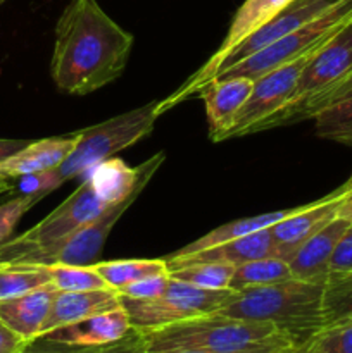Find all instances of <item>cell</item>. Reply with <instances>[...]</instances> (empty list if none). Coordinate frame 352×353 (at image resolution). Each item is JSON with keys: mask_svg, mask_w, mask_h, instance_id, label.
<instances>
[{"mask_svg": "<svg viewBox=\"0 0 352 353\" xmlns=\"http://www.w3.org/2000/svg\"><path fill=\"white\" fill-rule=\"evenodd\" d=\"M135 38L97 0H69L55 24L50 76L69 95H86L119 78Z\"/></svg>", "mask_w": 352, "mask_h": 353, "instance_id": "obj_1", "label": "cell"}, {"mask_svg": "<svg viewBox=\"0 0 352 353\" xmlns=\"http://www.w3.org/2000/svg\"><path fill=\"white\" fill-rule=\"evenodd\" d=\"M323 292L324 283L292 278L237 292L235 299L217 312L237 319L273 324L300 348L323 330Z\"/></svg>", "mask_w": 352, "mask_h": 353, "instance_id": "obj_2", "label": "cell"}, {"mask_svg": "<svg viewBox=\"0 0 352 353\" xmlns=\"http://www.w3.org/2000/svg\"><path fill=\"white\" fill-rule=\"evenodd\" d=\"M140 334L147 353L178 350L235 352L289 338L273 324L237 319L219 312L192 317L157 330L140 331Z\"/></svg>", "mask_w": 352, "mask_h": 353, "instance_id": "obj_3", "label": "cell"}, {"mask_svg": "<svg viewBox=\"0 0 352 353\" xmlns=\"http://www.w3.org/2000/svg\"><path fill=\"white\" fill-rule=\"evenodd\" d=\"M157 103L159 100H152L138 109L79 131V141L75 150L59 168L48 171L55 190L75 178L85 179L100 162L148 137L159 117Z\"/></svg>", "mask_w": 352, "mask_h": 353, "instance_id": "obj_4", "label": "cell"}, {"mask_svg": "<svg viewBox=\"0 0 352 353\" xmlns=\"http://www.w3.org/2000/svg\"><path fill=\"white\" fill-rule=\"evenodd\" d=\"M107 207L110 205H106L95 195L92 183L88 179H81L78 188L43 221L0 245V268H12L30 254L59 243L100 216Z\"/></svg>", "mask_w": 352, "mask_h": 353, "instance_id": "obj_5", "label": "cell"}, {"mask_svg": "<svg viewBox=\"0 0 352 353\" xmlns=\"http://www.w3.org/2000/svg\"><path fill=\"white\" fill-rule=\"evenodd\" d=\"M351 21L352 0H342L340 3L331 7L323 16L316 17L299 30L266 45L255 54L242 59L240 62L219 72L216 78H219V76H245V78L251 79L261 78L262 74L273 71L275 68L289 64V62L309 54L311 50L320 48L321 45L331 40L342 28L347 26Z\"/></svg>", "mask_w": 352, "mask_h": 353, "instance_id": "obj_6", "label": "cell"}, {"mask_svg": "<svg viewBox=\"0 0 352 353\" xmlns=\"http://www.w3.org/2000/svg\"><path fill=\"white\" fill-rule=\"evenodd\" d=\"M235 290H204L169 276L168 290L152 300L121 296L131 327L140 331L157 330L179 321L217 312L235 299Z\"/></svg>", "mask_w": 352, "mask_h": 353, "instance_id": "obj_7", "label": "cell"}, {"mask_svg": "<svg viewBox=\"0 0 352 353\" xmlns=\"http://www.w3.org/2000/svg\"><path fill=\"white\" fill-rule=\"evenodd\" d=\"M292 0H245L238 10L235 12L233 19H231L230 28H228L226 37L223 38L219 47L216 48L213 55L209 57V61L204 65H200L192 76L185 79L182 83L179 88H176L175 92L169 97H166L164 100H159L157 103V114L168 112L169 109L176 107L178 103L185 102L190 97H195L197 92L202 88L206 83L213 81L217 74V69L223 64V61L226 59V55L233 50L235 47L242 43L248 34L254 33L255 30H259L261 26H264L271 17H275L283 7H286Z\"/></svg>", "mask_w": 352, "mask_h": 353, "instance_id": "obj_8", "label": "cell"}, {"mask_svg": "<svg viewBox=\"0 0 352 353\" xmlns=\"http://www.w3.org/2000/svg\"><path fill=\"white\" fill-rule=\"evenodd\" d=\"M141 190L135 192L123 202L110 205L100 216L76 230L68 238L52 247L30 254L12 268H48V265H93L102 255L104 245L110 231L116 226L123 214L138 199Z\"/></svg>", "mask_w": 352, "mask_h": 353, "instance_id": "obj_9", "label": "cell"}, {"mask_svg": "<svg viewBox=\"0 0 352 353\" xmlns=\"http://www.w3.org/2000/svg\"><path fill=\"white\" fill-rule=\"evenodd\" d=\"M321 47H323V45H321ZM320 48L311 50L309 54L302 55V57L295 59V61L289 62V64L275 68L273 71L262 74L261 78L254 79V88H252L251 97H248V100L245 102V105L242 107L240 114H238L237 119H235L233 126L226 131L223 140L251 134L252 128H254L255 124H259L262 119H266V117L271 116L273 112L282 109V107L292 99L293 93H295L300 72L304 71L307 62L311 61V57H313Z\"/></svg>", "mask_w": 352, "mask_h": 353, "instance_id": "obj_10", "label": "cell"}, {"mask_svg": "<svg viewBox=\"0 0 352 353\" xmlns=\"http://www.w3.org/2000/svg\"><path fill=\"white\" fill-rule=\"evenodd\" d=\"M352 183L345 181L335 192L313 203H304L297 207L293 214L278 221L271 226L273 240H275V257L289 262L297 248L309 236L326 226L337 217L342 202L351 192Z\"/></svg>", "mask_w": 352, "mask_h": 353, "instance_id": "obj_11", "label": "cell"}, {"mask_svg": "<svg viewBox=\"0 0 352 353\" xmlns=\"http://www.w3.org/2000/svg\"><path fill=\"white\" fill-rule=\"evenodd\" d=\"M342 0H292L286 7H283L275 17L268 21L264 26L255 30L254 33L248 34L238 47H235L223 64L217 69V74L223 72L224 69L231 68L233 64L240 62L242 59L248 57V55L255 54L257 50L264 48L266 45L273 43L278 38L285 37V34L292 33V31L299 30L304 24L311 23L316 17L323 16L324 12L340 3ZM216 74V76H217Z\"/></svg>", "mask_w": 352, "mask_h": 353, "instance_id": "obj_12", "label": "cell"}, {"mask_svg": "<svg viewBox=\"0 0 352 353\" xmlns=\"http://www.w3.org/2000/svg\"><path fill=\"white\" fill-rule=\"evenodd\" d=\"M352 71V21L311 57L289 102L321 92ZM286 102V103H289Z\"/></svg>", "mask_w": 352, "mask_h": 353, "instance_id": "obj_13", "label": "cell"}, {"mask_svg": "<svg viewBox=\"0 0 352 353\" xmlns=\"http://www.w3.org/2000/svg\"><path fill=\"white\" fill-rule=\"evenodd\" d=\"M164 159V152H159L154 157L133 169L128 168L121 159L110 157L95 165L85 179L92 183L95 195L106 205H116L138 190H144L152 179V176L161 168Z\"/></svg>", "mask_w": 352, "mask_h": 353, "instance_id": "obj_14", "label": "cell"}, {"mask_svg": "<svg viewBox=\"0 0 352 353\" xmlns=\"http://www.w3.org/2000/svg\"><path fill=\"white\" fill-rule=\"evenodd\" d=\"M254 79L245 76H219L206 83L195 97L206 103L209 138L213 141H223L226 131L233 126L242 107L251 97Z\"/></svg>", "mask_w": 352, "mask_h": 353, "instance_id": "obj_15", "label": "cell"}, {"mask_svg": "<svg viewBox=\"0 0 352 353\" xmlns=\"http://www.w3.org/2000/svg\"><path fill=\"white\" fill-rule=\"evenodd\" d=\"M133 330L123 303L119 307L97 316L86 317L78 323L57 327L40 336V340L50 343L68 345V347H100L119 341ZM38 340V338H37Z\"/></svg>", "mask_w": 352, "mask_h": 353, "instance_id": "obj_16", "label": "cell"}, {"mask_svg": "<svg viewBox=\"0 0 352 353\" xmlns=\"http://www.w3.org/2000/svg\"><path fill=\"white\" fill-rule=\"evenodd\" d=\"M351 226L352 223L347 219L335 217L317 233L307 238L289 261L293 278L300 281L326 283L335 247Z\"/></svg>", "mask_w": 352, "mask_h": 353, "instance_id": "obj_17", "label": "cell"}, {"mask_svg": "<svg viewBox=\"0 0 352 353\" xmlns=\"http://www.w3.org/2000/svg\"><path fill=\"white\" fill-rule=\"evenodd\" d=\"M119 305L121 295L114 288L88 290V292H57L47 321L41 327L40 336L57 330V327L78 323V321L107 312Z\"/></svg>", "mask_w": 352, "mask_h": 353, "instance_id": "obj_18", "label": "cell"}, {"mask_svg": "<svg viewBox=\"0 0 352 353\" xmlns=\"http://www.w3.org/2000/svg\"><path fill=\"white\" fill-rule=\"evenodd\" d=\"M275 257V240H273L271 228L255 231V233L242 236L238 240L226 241L217 247L207 248V250L197 252L192 255H183V257H164L168 262V269L179 268L193 262H217V264L240 265L245 262L257 261V259Z\"/></svg>", "mask_w": 352, "mask_h": 353, "instance_id": "obj_19", "label": "cell"}, {"mask_svg": "<svg viewBox=\"0 0 352 353\" xmlns=\"http://www.w3.org/2000/svg\"><path fill=\"white\" fill-rule=\"evenodd\" d=\"M79 141V131L71 137H52L30 141L17 154L0 162V174L7 178L35 174L59 168L69 157Z\"/></svg>", "mask_w": 352, "mask_h": 353, "instance_id": "obj_20", "label": "cell"}, {"mask_svg": "<svg viewBox=\"0 0 352 353\" xmlns=\"http://www.w3.org/2000/svg\"><path fill=\"white\" fill-rule=\"evenodd\" d=\"M55 293L57 290L47 285L21 296L0 300V321L31 343L40 336Z\"/></svg>", "mask_w": 352, "mask_h": 353, "instance_id": "obj_21", "label": "cell"}, {"mask_svg": "<svg viewBox=\"0 0 352 353\" xmlns=\"http://www.w3.org/2000/svg\"><path fill=\"white\" fill-rule=\"evenodd\" d=\"M352 97V71L347 76L340 78L338 81L331 83L330 86L323 88L321 92L313 93L309 97H304V99L295 100V102H289L278 109L276 112H273L271 116H268L266 119H262L261 123L255 124L252 128L251 134L261 133V131L273 130V128H282V126H290V124L300 123V121L314 119L321 110L328 109V107L335 105V103L342 102V100H347Z\"/></svg>", "mask_w": 352, "mask_h": 353, "instance_id": "obj_22", "label": "cell"}, {"mask_svg": "<svg viewBox=\"0 0 352 353\" xmlns=\"http://www.w3.org/2000/svg\"><path fill=\"white\" fill-rule=\"evenodd\" d=\"M297 210V207L293 209H285V210H275V212H266L259 214L254 217H244V219L231 221V223L223 224V226L216 228V230L209 231L204 236H200L199 240L192 241V243L185 245L179 250H176L175 254L168 255V257H183V255H192L197 252L207 250V248L217 247V245H223L226 241L238 240L242 236H247V234L255 233V231L266 230V228L275 226L278 221L285 219L290 214H293Z\"/></svg>", "mask_w": 352, "mask_h": 353, "instance_id": "obj_23", "label": "cell"}, {"mask_svg": "<svg viewBox=\"0 0 352 353\" xmlns=\"http://www.w3.org/2000/svg\"><path fill=\"white\" fill-rule=\"evenodd\" d=\"M104 281L114 290L131 285L148 276L169 272L164 259H126V261H104L93 264Z\"/></svg>", "mask_w": 352, "mask_h": 353, "instance_id": "obj_24", "label": "cell"}, {"mask_svg": "<svg viewBox=\"0 0 352 353\" xmlns=\"http://www.w3.org/2000/svg\"><path fill=\"white\" fill-rule=\"evenodd\" d=\"M292 278L293 276L289 262L278 257H264L237 265L230 288L235 292H242L245 288L273 285V283L286 281V279Z\"/></svg>", "mask_w": 352, "mask_h": 353, "instance_id": "obj_25", "label": "cell"}, {"mask_svg": "<svg viewBox=\"0 0 352 353\" xmlns=\"http://www.w3.org/2000/svg\"><path fill=\"white\" fill-rule=\"evenodd\" d=\"M347 324H352V274L330 278L323 292V330Z\"/></svg>", "mask_w": 352, "mask_h": 353, "instance_id": "obj_26", "label": "cell"}, {"mask_svg": "<svg viewBox=\"0 0 352 353\" xmlns=\"http://www.w3.org/2000/svg\"><path fill=\"white\" fill-rule=\"evenodd\" d=\"M235 265L217 262H193L171 269L169 276L204 290H231Z\"/></svg>", "mask_w": 352, "mask_h": 353, "instance_id": "obj_27", "label": "cell"}, {"mask_svg": "<svg viewBox=\"0 0 352 353\" xmlns=\"http://www.w3.org/2000/svg\"><path fill=\"white\" fill-rule=\"evenodd\" d=\"M314 124L320 138L352 148V97L321 110Z\"/></svg>", "mask_w": 352, "mask_h": 353, "instance_id": "obj_28", "label": "cell"}, {"mask_svg": "<svg viewBox=\"0 0 352 353\" xmlns=\"http://www.w3.org/2000/svg\"><path fill=\"white\" fill-rule=\"evenodd\" d=\"M23 353H147L141 341V334L138 330H131L130 333L119 341L100 347H68V345L50 343L45 340L31 341Z\"/></svg>", "mask_w": 352, "mask_h": 353, "instance_id": "obj_29", "label": "cell"}, {"mask_svg": "<svg viewBox=\"0 0 352 353\" xmlns=\"http://www.w3.org/2000/svg\"><path fill=\"white\" fill-rule=\"evenodd\" d=\"M47 285H52L47 268H0V300L21 296Z\"/></svg>", "mask_w": 352, "mask_h": 353, "instance_id": "obj_30", "label": "cell"}, {"mask_svg": "<svg viewBox=\"0 0 352 353\" xmlns=\"http://www.w3.org/2000/svg\"><path fill=\"white\" fill-rule=\"evenodd\" d=\"M52 286L57 292H88L110 288L93 265H48Z\"/></svg>", "mask_w": 352, "mask_h": 353, "instance_id": "obj_31", "label": "cell"}, {"mask_svg": "<svg viewBox=\"0 0 352 353\" xmlns=\"http://www.w3.org/2000/svg\"><path fill=\"white\" fill-rule=\"evenodd\" d=\"M300 348L306 353H352V324L324 327Z\"/></svg>", "mask_w": 352, "mask_h": 353, "instance_id": "obj_32", "label": "cell"}, {"mask_svg": "<svg viewBox=\"0 0 352 353\" xmlns=\"http://www.w3.org/2000/svg\"><path fill=\"white\" fill-rule=\"evenodd\" d=\"M40 200L38 195H17L9 202L0 203V245L10 240L21 217Z\"/></svg>", "mask_w": 352, "mask_h": 353, "instance_id": "obj_33", "label": "cell"}, {"mask_svg": "<svg viewBox=\"0 0 352 353\" xmlns=\"http://www.w3.org/2000/svg\"><path fill=\"white\" fill-rule=\"evenodd\" d=\"M169 285V272H162V274L148 276V278L138 279V281L131 283V285L123 286L117 290L121 296L133 300H152L161 296L162 293L168 290Z\"/></svg>", "mask_w": 352, "mask_h": 353, "instance_id": "obj_34", "label": "cell"}, {"mask_svg": "<svg viewBox=\"0 0 352 353\" xmlns=\"http://www.w3.org/2000/svg\"><path fill=\"white\" fill-rule=\"evenodd\" d=\"M352 274V226L349 228L335 247L333 255L330 261V272L328 279L337 276Z\"/></svg>", "mask_w": 352, "mask_h": 353, "instance_id": "obj_35", "label": "cell"}, {"mask_svg": "<svg viewBox=\"0 0 352 353\" xmlns=\"http://www.w3.org/2000/svg\"><path fill=\"white\" fill-rule=\"evenodd\" d=\"M28 345L30 341L21 338L0 321V353H23Z\"/></svg>", "mask_w": 352, "mask_h": 353, "instance_id": "obj_36", "label": "cell"}, {"mask_svg": "<svg viewBox=\"0 0 352 353\" xmlns=\"http://www.w3.org/2000/svg\"><path fill=\"white\" fill-rule=\"evenodd\" d=\"M295 347L289 338L271 341V343L261 345V347L247 348V350H235V352H207V350H178V352H162V353H282L285 348Z\"/></svg>", "mask_w": 352, "mask_h": 353, "instance_id": "obj_37", "label": "cell"}, {"mask_svg": "<svg viewBox=\"0 0 352 353\" xmlns=\"http://www.w3.org/2000/svg\"><path fill=\"white\" fill-rule=\"evenodd\" d=\"M28 143H30V140H6V138H0V162L9 159L10 155L17 154Z\"/></svg>", "mask_w": 352, "mask_h": 353, "instance_id": "obj_38", "label": "cell"}, {"mask_svg": "<svg viewBox=\"0 0 352 353\" xmlns=\"http://www.w3.org/2000/svg\"><path fill=\"white\" fill-rule=\"evenodd\" d=\"M337 217H342V219H347L349 223H352V188L344 199V202H342Z\"/></svg>", "mask_w": 352, "mask_h": 353, "instance_id": "obj_39", "label": "cell"}, {"mask_svg": "<svg viewBox=\"0 0 352 353\" xmlns=\"http://www.w3.org/2000/svg\"><path fill=\"white\" fill-rule=\"evenodd\" d=\"M12 190V185H10V178H7V176L0 174V195L6 192H10Z\"/></svg>", "mask_w": 352, "mask_h": 353, "instance_id": "obj_40", "label": "cell"}, {"mask_svg": "<svg viewBox=\"0 0 352 353\" xmlns=\"http://www.w3.org/2000/svg\"><path fill=\"white\" fill-rule=\"evenodd\" d=\"M282 353H306V352L299 347H289V348H285Z\"/></svg>", "mask_w": 352, "mask_h": 353, "instance_id": "obj_41", "label": "cell"}, {"mask_svg": "<svg viewBox=\"0 0 352 353\" xmlns=\"http://www.w3.org/2000/svg\"><path fill=\"white\" fill-rule=\"evenodd\" d=\"M347 181H349V183H352V174H351V178H349V179H347Z\"/></svg>", "mask_w": 352, "mask_h": 353, "instance_id": "obj_42", "label": "cell"}, {"mask_svg": "<svg viewBox=\"0 0 352 353\" xmlns=\"http://www.w3.org/2000/svg\"><path fill=\"white\" fill-rule=\"evenodd\" d=\"M3 2H6V0H0V6H2V3H3Z\"/></svg>", "mask_w": 352, "mask_h": 353, "instance_id": "obj_43", "label": "cell"}]
</instances>
